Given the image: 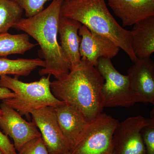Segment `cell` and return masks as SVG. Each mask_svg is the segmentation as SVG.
Listing matches in <instances>:
<instances>
[{"label": "cell", "instance_id": "1", "mask_svg": "<svg viewBox=\"0 0 154 154\" xmlns=\"http://www.w3.org/2000/svg\"><path fill=\"white\" fill-rule=\"evenodd\" d=\"M104 82L96 67L81 60L68 74L51 82V90L57 99L74 107L89 122L105 107L102 93Z\"/></svg>", "mask_w": 154, "mask_h": 154}, {"label": "cell", "instance_id": "2", "mask_svg": "<svg viewBox=\"0 0 154 154\" xmlns=\"http://www.w3.org/2000/svg\"><path fill=\"white\" fill-rule=\"evenodd\" d=\"M63 0H53L46 8L30 18H22L13 28L34 38L40 47L39 55L44 66L41 75H52L58 79L68 74L71 67L57 40L60 9Z\"/></svg>", "mask_w": 154, "mask_h": 154}, {"label": "cell", "instance_id": "3", "mask_svg": "<svg viewBox=\"0 0 154 154\" xmlns=\"http://www.w3.org/2000/svg\"><path fill=\"white\" fill-rule=\"evenodd\" d=\"M60 14L61 17L76 20L91 31L110 39L123 50L133 62L137 59L133 50L131 32L116 22L105 0L63 1Z\"/></svg>", "mask_w": 154, "mask_h": 154}, {"label": "cell", "instance_id": "4", "mask_svg": "<svg viewBox=\"0 0 154 154\" xmlns=\"http://www.w3.org/2000/svg\"><path fill=\"white\" fill-rule=\"evenodd\" d=\"M51 75L38 81L25 83L18 77L0 76V87L8 88L15 94L14 97L3 100L21 115L29 117L30 112L42 107H56L64 104L54 96L51 90Z\"/></svg>", "mask_w": 154, "mask_h": 154}, {"label": "cell", "instance_id": "5", "mask_svg": "<svg viewBox=\"0 0 154 154\" xmlns=\"http://www.w3.org/2000/svg\"><path fill=\"white\" fill-rule=\"evenodd\" d=\"M119 122L111 116L100 113L88 122L70 152L72 154H114L113 135Z\"/></svg>", "mask_w": 154, "mask_h": 154}, {"label": "cell", "instance_id": "6", "mask_svg": "<svg viewBox=\"0 0 154 154\" xmlns=\"http://www.w3.org/2000/svg\"><path fill=\"white\" fill-rule=\"evenodd\" d=\"M95 67L105 81L102 88L105 107H129L137 103L128 76L118 72L111 59L100 58Z\"/></svg>", "mask_w": 154, "mask_h": 154}, {"label": "cell", "instance_id": "7", "mask_svg": "<svg viewBox=\"0 0 154 154\" xmlns=\"http://www.w3.org/2000/svg\"><path fill=\"white\" fill-rule=\"evenodd\" d=\"M149 119L138 115L119 122L113 135L114 154H147L141 132Z\"/></svg>", "mask_w": 154, "mask_h": 154}, {"label": "cell", "instance_id": "8", "mask_svg": "<svg viewBox=\"0 0 154 154\" xmlns=\"http://www.w3.org/2000/svg\"><path fill=\"white\" fill-rule=\"evenodd\" d=\"M30 114L49 154H65L70 152L58 122L54 107H42L31 111Z\"/></svg>", "mask_w": 154, "mask_h": 154}, {"label": "cell", "instance_id": "9", "mask_svg": "<svg viewBox=\"0 0 154 154\" xmlns=\"http://www.w3.org/2000/svg\"><path fill=\"white\" fill-rule=\"evenodd\" d=\"M0 108L2 112L0 117V128L4 134L13 139L17 151L28 142L41 137V133L35 124L26 121L17 110L3 102Z\"/></svg>", "mask_w": 154, "mask_h": 154}, {"label": "cell", "instance_id": "10", "mask_svg": "<svg viewBox=\"0 0 154 154\" xmlns=\"http://www.w3.org/2000/svg\"><path fill=\"white\" fill-rule=\"evenodd\" d=\"M81 36L79 52L81 60L96 66L101 57L111 59L115 57L120 48L105 36L99 35L82 25L79 31Z\"/></svg>", "mask_w": 154, "mask_h": 154}, {"label": "cell", "instance_id": "11", "mask_svg": "<svg viewBox=\"0 0 154 154\" xmlns=\"http://www.w3.org/2000/svg\"><path fill=\"white\" fill-rule=\"evenodd\" d=\"M128 70L131 88L137 102L154 104V64L150 59L137 58Z\"/></svg>", "mask_w": 154, "mask_h": 154}, {"label": "cell", "instance_id": "12", "mask_svg": "<svg viewBox=\"0 0 154 154\" xmlns=\"http://www.w3.org/2000/svg\"><path fill=\"white\" fill-rule=\"evenodd\" d=\"M108 5L123 27L154 17V0H107Z\"/></svg>", "mask_w": 154, "mask_h": 154}, {"label": "cell", "instance_id": "13", "mask_svg": "<svg viewBox=\"0 0 154 154\" xmlns=\"http://www.w3.org/2000/svg\"><path fill=\"white\" fill-rule=\"evenodd\" d=\"M82 24L74 19L60 17L58 27V33L60 40V47L71 69L81 62L79 52L81 37L79 31Z\"/></svg>", "mask_w": 154, "mask_h": 154}, {"label": "cell", "instance_id": "14", "mask_svg": "<svg viewBox=\"0 0 154 154\" xmlns=\"http://www.w3.org/2000/svg\"><path fill=\"white\" fill-rule=\"evenodd\" d=\"M54 109L58 122L70 151L89 121L79 111L66 103L54 107Z\"/></svg>", "mask_w": 154, "mask_h": 154}, {"label": "cell", "instance_id": "15", "mask_svg": "<svg viewBox=\"0 0 154 154\" xmlns=\"http://www.w3.org/2000/svg\"><path fill=\"white\" fill-rule=\"evenodd\" d=\"M131 30L133 50L137 58H150L154 52V17L134 24Z\"/></svg>", "mask_w": 154, "mask_h": 154}, {"label": "cell", "instance_id": "16", "mask_svg": "<svg viewBox=\"0 0 154 154\" xmlns=\"http://www.w3.org/2000/svg\"><path fill=\"white\" fill-rule=\"evenodd\" d=\"M44 66V61L39 58L11 60L6 57H1L0 76L14 75L18 78L28 76L37 68Z\"/></svg>", "mask_w": 154, "mask_h": 154}, {"label": "cell", "instance_id": "17", "mask_svg": "<svg viewBox=\"0 0 154 154\" xmlns=\"http://www.w3.org/2000/svg\"><path fill=\"white\" fill-rule=\"evenodd\" d=\"M25 33L0 34V57H6L12 54H24L36 45L30 41Z\"/></svg>", "mask_w": 154, "mask_h": 154}, {"label": "cell", "instance_id": "18", "mask_svg": "<svg viewBox=\"0 0 154 154\" xmlns=\"http://www.w3.org/2000/svg\"><path fill=\"white\" fill-rule=\"evenodd\" d=\"M23 11L12 0H0V34L8 33L22 18Z\"/></svg>", "mask_w": 154, "mask_h": 154}, {"label": "cell", "instance_id": "19", "mask_svg": "<svg viewBox=\"0 0 154 154\" xmlns=\"http://www.w3.org/2000/svg\"><path fill=\"white\" fill-rule=\"evenodd\" d=\"M25 11L26 18H30L44 9L45 3L49 0H12Z\"/></svg>", "mask_w": 154, "mask_h": 154}, {"label": "cell", "instance_id": "20", "mask_svg": "<svg viewBox=\"0 0 154 154\" xmlns=\"http://www.w3.org/2000/svg\"><path fill=\"white\" fill-rule=\"evenodd\" d=\"M18 152L17 154H49L41 137L28 142Z\"/></svg>", "mask_w": 154, "mask_h": 154}, {"label": "cell", "instance_id": "21", "mask_svg": "<svg viewBox=\"0 0 154 154\" xmlns=\"http://www.w3.org/2000/svg\"><path fill=\"white\" fill-rule=\"evenodd\" d=\"M147 154H154V119H149L148 124L141 132Z\"/></svg>", "mask_w": 154, "mask_h": 154}, {"label": "cell", "instance_id": "22", "mask_svg": "<svg viewBox=\"0 0 154 154\" xmlns=\"http://www.w3.org/2000/svg\"><path fill=\"white\" fill-rule=\"evenodd\" d=\"M2 110L0 108V117L2 115ZM0 149L4 154H17L14 144L11 142L8 136L0 130Z\"/></svg>", "mask_w": 154, "mask_h": 154}, {"label": "cell", "instance_id": "23", "mask_svg": "<svg viewBox=\"0 0 154 154\" xmlns=\"http://www.w3.org/2000/svg\"><path fill=\"white\" fill-rule=\"evenodd\" d=\"M15 94L11 90L5 88L0 87V99L4 100L14 97Z\"/></svg>", "mask_w": 154, "mask_h": 154}, {"label": "cell", "instance_id": "24", "mask_svg": "<svg viewBox=\"0 0 154 154\" xmlns=\"http://www.w3.org/2000/svg\"><path fill=\"white\" fill-rule=\"evenodd\" d=\"M65 154H72L70 152H68L66 153Z\"/></svg>", "mask_w": 154, "mask_h": 154}, {"label": "cell", "instance_id": "25", "mask_svg": "<svg viewBox=\"0 0 154 154\" xmlns=\"http://www.w3.org/2000/svg\"><path fill=\"white\" fill-rule=\"evenodd\" d=\"M0 154H4L1 149H0Z\"/></svg>", "mask_w": 154, "mask_h": 154}, {"label": "cell", "instance_id": "26", "mask_svg": "<svg viewBox=\"0 0 154 154\" xmlns=\"http://www.w3.org/2000/svg\"><path fill=\"white\" fill-rule=\"evenodd\" d=\"M69 1V0H63L64 2H67Z\"/></svg>", "mask_w": 154, "mask_h": 154}]
</instances>
